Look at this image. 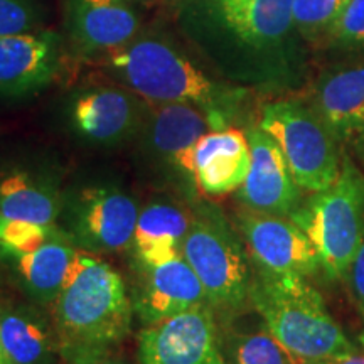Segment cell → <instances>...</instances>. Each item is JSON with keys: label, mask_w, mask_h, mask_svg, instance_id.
Listing matches in <instances>:
<instances>
[{"label": "cell", "mask_w": 364, "mask_h": 364, "mask_svg": "<svg viewBox=\"0 0 364 364\" xmlns=\"http://www.w3.org/2000/svg\"><path fill=\"white\" fill-rule=\"evenodd\" d=\"M61 33L73 61H102L144 31L135 0H61Z\"/></svg>", "instance_id": "cell-10"}, {"label": "cell", "mask_w": 364, "mask_h": 364, "mask_svg": "<svg viewBox=\"0 0 364 364\" xmlns=\"http://www.w3.org/2000/svg\"><path fill=\"white\" fill-rule=\"evenodd\" d=\"M97 65L113 83L149 103H184L201 110L213 130L228 129L243 91L213 80L162 27H144L134 41Z\"/></svg>", "instance_id": "cell-1"}, {"label": "cell", "mask_w": 364, "mask_h": 364, "mask_svg": "<svg viewBox=\"0 0 364 364\" xmlns=\"http://www.w3.org/2000/svg\"><path fill=\"white\" fill-rule=\"evenodd\" d=\"M150 103L125 86L85 85L68 93L61 105L63 124L80 142L118 147L134 142Z\"/></svg>", "instance_id": "cell-8"}, {"label": "cell", "mask_w": 364, "mask_h": 364, "mask_svg": "<svg viewBox=\"0 0 364 364\" xmlns=\"http://www.w3.org/2000/svg\"><path fill=\"white\" fill-rule=\"evenodd\" d=\"M294 0H174L177 33L199 53L233 49L257 59L284 51L294 33Z\"/></svg>", "instance_id": "cell-3"}, {"label": "cell", "mask_w": 364, "mask_h": 364, "mask_svg": "<svg viewBox=\"0 0 364 364\" xmlns=\"http://www.w3.org/2000/svg\"><path fill=\"white\" fill-rule=\"evenodd\" d=\"M86 364H129V363H125L124 359H117V358H112V356H103V358L95 359V361H90Z\"/></svg>", "instance_id": "cell-30"}, {"label": "cell", "mask_w": 364, "mask_h": 364, "mask_svg": "<svg viewBox=\"0 0 364 364\" xmlns=\"http://www.w3.org/2000/svg\"><path fill=\"white\" fill-rule=\"evenodd\" d=\"M139 206L115 186H88L63 199L61 215L66 236L85 252L103 255L132 247Z\"/></svg>", "instance_id": "cell-9"}, {"label": "cell", "mask_w": 364, "mask_h": 364, "mask_svg": "<svg viewBox=\"0 0 364 364\" xmlns=\"http://www.w3.org/2000/svg\"><path fill=\"white\" fill-rule=\"evenodd\" d=\"M349 279H351L353 294L356 297V302L359 309H361L364 317V240L359 247L356 257L349 267Z\"/></svg>", "instance_id": "cell-28"}, {"label": "cell", "mask_w": 364, "mask_h": 364, "mask_svg": "<svg viewBox=\"0 0 364 364\" xmlns=\"http://www.w3.org/2000/svg\"><path fill=\"white\" fill-rule=\"evenodd\" d=\"M144 2H157V0H144Z\"/></svg>", "instance_id": "cell-33"}, {"label": "cell", "mask_w": 364, "mask_h": 364, "mask_svg": "<svg viewBox=\"0 0 364 364\" xmlns=\"http://www.w3.org/2000/svg\"><path fill=\"white\" fill-rule=\"evenodd\" d=\"M49 21L46 0H0V38L46 29Z\"/></svg>", "instance_id": "cell-24"}, {"label": "cell", "mask_w": 364, "mask_h": 364, "mask_svg": "<svg viewBox=\"0 0 364 364\" xmlns=\"http://www.w3.org/2000/svg\"><path fill=\"white\" fill-rule=\"evenodd\" d=\"M311 364H364V354L353 353V354H346V356L324 359V361H317Z\"/></svg>", "instance_id": "cell-29"}, {"label": "cell", "mask_w": 364, "mask_h": 364, "mask_svg": "<svg viewBox=\"0 0 364 364\" xmlns=\"http://www.w3.org/2000/svg\"><path fill=\"white\" fill-rule=\"evenodd\" d=\"M78 255L80 250L75 248L65 231L33 252L12 253L2 250V257L12 262L22 289L41 307L56 302L75 272Z\"/></svg>", "instance_id": "cell-18"}, {"label": "cell", "mask_w": 364, "mask_h": 364, "mask_svg": "<svg viewBox=\"0 0 364 364\" xmlns=\"http://www.w3.org/2000/svg\"><path fill=\"white\" fill-rule=\"evenodd\" d=\"M289 218L311 240L327 275L343 279L364 240V176L343 157L334 184L314 193Z\"/></svg>", "instance_id": "cell-5"}, {"label": "cell", "mask_w": 364, "mask_h": 364, "mask_svg": "<svg viewBox=\"0 0 364 364\" xmlns=\"http://www.w3.org/2000/svg\"><path fill=\"white\" fill-rule=\"evenodd\" d=\"M181 253L201 280L213 309L233 312L248 302L247 257L223 218L213 213L191 218Z\"/></svg>", "instance_id": "cell-7"}, {"label": "cell", "mask_w": 364, "mask_h": 364, "mask_svg": "<svg viewBox=\"0 0 364 364\" xmlns=\"http://www.w3.org/2000/svg\"><path fill=\"white\" fill-rule=\"evenodd\" d=\"M139 364H226L211 306H199L144 326L136 336Z\"/></svg>", "instance_id": "cell-11"}, {"label": "cell", "mask_w": 364, "mask_h": 364, "mask_svg": "<svg viewBox=\"0 0 364 364\" xmlns=\"http://www.w3.org/2000/svg\"><path fill=\"white\" fill-rule=\"evenodd\" d=\"M316 107L336 140L364 144V65L326 75L317 85Z\"/></svg>", "instance_id": "cell-19"}, {"label": "cell", "mask_w": 364, "mask_h": 364, "mask_svg": "<svg viewBox=\"0 0 364 364\" xmlns=\"http://www.w3.org/2000/svg\"><path fill=\"white\" fill-rule=\"evenodd\" d=\"M248 300L273 338L304 364L356 353L322 295L304 277L258 268L250 282Z\"/></svg>", "instance_id": "cell-4"}, {"label": "cell", "mask_w": 364, "mask_h": 364, "mask_svg": "<svg viewBox=\"0 0 364 364\" xmlns=\"http://www.w3.org/2000/svg\"><path fill=\"white\" fill-rule=\"evenodd\" d=\"M240 230L260 270L309 279L321 267L311 240L289 216L248 209L240 215Z\"/></svg>", "instance_id": "cell-13"}, {"label": "cell", "mask_w": 364, "mask_h": 364, "mask_svg": "<svg viewBox=\"0 0 364 364\" xmlns=\"http://www.w3.org/2000/svg\"><path fill=\"white\" fill-rule=\"evenodd\" d=\"M134 306L125 282L98 255L80 250L78 262L53 304L59 356L68 364H86L129 338Z\"/></svg>", "instance_id": "cell-2"}, {"label": "cell", "mask_w": 364, "mask_h": 364, "mask_svg": "<svg viewBox=\"0 0 364 364\" xmlns=\"http://www.w3.org/2000/svg\"><path fill=\"white\" fill-rule=\"evenodd\" d=\"M327 34L341 48L364 49V0H348Z\"/></svg>", "instance_id": "cell-27"}, {"label": "cell", "mask_w": 364, "mask_h": 364, "mask_svg": "<svg viewBox=\"0 0 364 364\" xmlns=\"http://www.w3.org/2000/svg\"><path fill=\"white\" fill-rule=\"evenodd\" d=\"M250 145L245 132L233 127L209 130L181 159L186 179H194L208 196H225L241 188L250 171Z\"/></svg>", "instance_id": "cell-17"}, {"label": "cell", "mask_w": 364, "mask_h": 364, "mask_svg": "<svg viewBox=\"0 0 364 364\" xmlns=\"http://www.w3.org/2000/svg\"><path fill=\"white\" fill-rule=\"evenodd\" d=\"M226 364H304L263 329L247 334H233L221 343Z\"/></svg>", "instance_id": "cell-23"}, {"label": "cell", "mask_w": 364, "mask_h": 364, "mask_svg": "<svg viewBox=\"0 0 364 364\" xmlns=\"http://www.w3.org/2000/svg\"><path fill=\"white\" fill-rule=\"evenodd\" d=\"M6 225V218H4L2 213H0V233H2V228Z\"/></svg>", "instance_id": "cell-32"}, {"label": "cell", "mask_w": 364, "mask_h": 364, "mask_svg": "<svg viewBox=\"0 0 364 364\" xmlns=\"http://www.w3.org/2000/svg\"><path fill=\"white\" fill-rule=\"evenodd\" d=\"M61 233L63 231L54 225L44 226L24 220H6L0 233V248L12 253H27Z\"/></svg>", "instance_id": "cell-26"}, {"label": "cell", "mask_w": 364, "mask_h": 364, "mask_svg": "<svg viewBox=\"0 0 364 364\" xmlns=\"http://www.w3.org/2000/svg\"><path fill=\"white\" fill-rule=\"evenodd\" d=\"M70 59L61 31L46 27L0 38V100L38 97L65 71Z\"/></svg>", "instance_id": "cell-12"}, {"label": "cell", "mask_w": 364, "mask_h": 364, "mask_svg": "<svg viewBox=\"0 0 364 364\" xmlns=\"http://www.w3.org/2000/svg\"><path fill=\"white\" fill-rule=\"evenodd\" d=\"M0 331L11 364H54L61 358L54 326L31 304H0Z\"/></svg>", "instance_id": "cell-21"}, {"label": "cell", "mask_w": 364, "mask_h": 364, "mask_svg": "<svg viewBox=\"0 0 364 364\" xmlns=\"http://www.w3.org/2000/svg\"><path fill=\"white\" fill-rule=\"evenodd\" d=\"M250 145V171L238 199L248 209L277 216H292L300 206V189L290 172L279 144L262 130L250 127L245 132Z\"/></svg>", "instance_id": "cell-15"}, {"label": "cell", "mask_w": 364, "mask_h": 364, "mask_svg": "<svg viewBox=\"0 0 364 364\" xmlns=\"http://www.w3.org/2000/svg\"><path fill=\"white\" fill-rule=\"evenodd\" d=\"M0 364H11L7 358L6 348H4V341H2V331H0Z\"/></svg>", "instance_id": "cell-31"}, {"label": "cell", "mask_w": 364, "mask_h": 364, "mask_svg": "<svg viewBox=\"0 0 364 364\" xmlns=\"http://www.w3.org/2000/svg\"><path fill=\"white\" fill-rule=\"evenodd\" d=\"M63 198L48 174L24 166L0 169V213L6 220L56 225Z\"/></svg>", "instance_id": "cell-20"}, {"label": "cell", "mask_w": 364, "mask_h": 364, "mask_svg": "<svg viewBox=\"0 0 364 364\" xmlns=\"http://www.w3.org/2000/svg\"><path fill=\"white\" fill-rule=\"evenodd\" d=\"M348 0H294L292 19L295 31L306 38L327 33Z\"/></svg>", "instance_id": "cell-25"}, {"label": "cell", "mask_w": 364, "mask_h": 364, "mask_svg": "<svg viewBox=\"0 0 364 364\" xmlns=\"http://www.w3.org/2000/svg\"><path fill=\"white\" fill-rule=\"evenodd\" d=\"M191 218L172 203H150L139 215L134 241L139 265L156 267L181 253Z\"/></svg>", "instance_id": "cell-22"}, {"label": "cell", "mask_w": 364, "mask_h": 364, "mask_svg": "<svg viewBox=\"0 0 364 364\" xmlns=\"http://www.w3.org/2000/svg\"><path fill=\"white\" fill-rule=\"evenodd\" d=\"M209 130L213 129L208 117L191 105L150 103L142 129L134 142L144 164L184 176L181 159Z\"/></svg>", "instance_id": "cell-14"}, {"label": "cell", "mask_w": 364, "mask_h": 364, "mask_svg": "<svg viewBox=\"0 0 364 364\" xmlns=\"http://www.w3.org/2000/svg\"><path fill=\"white\" fill-rule=\"evenodd\" d=\"M258 127L279 144L300 189L321 193L338 179L343 161L336 136L317 112L295 100H277L263 105Z\"/></svg>", "instance_id": "cell-6"}, {"label": "cell", "mask_w": 364, "mask_h": 364, "mask_svg": "<svg viewBox=\"0 0 364 364\" xmlns=\"http://www.w3.org/2000/svg\"><path fill=\"white\" fill-rule=\"evenodd\" d=\"M0 304H2V299H0Z\"/></svg>", "instance_id": "cell-34"}, {"label": "cell", "mask_w": 364, "mask_h": 364, "mask_svg": "<svg viewBox=\"0 0 364 364\" xmlns=\"http://www.w3.org/2000/svg\"><path fill=\"white\" fill-rule=\"evenodd\" d=\"M132 306L140 322L150 326L194 307L211 304L201 280L179 253L156 267L139 265V282Z\"/></svg>", "instance_id": "cell-16"}]
</instances>
